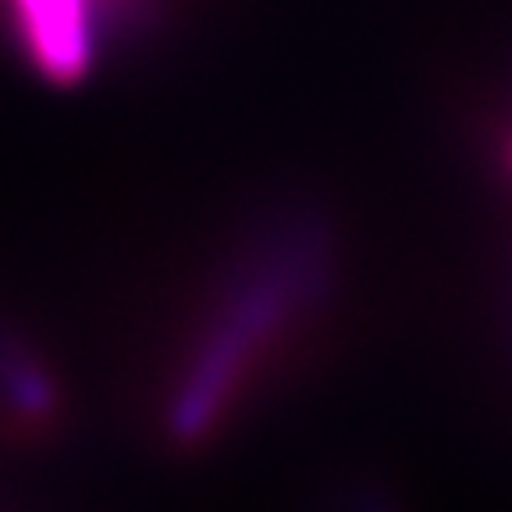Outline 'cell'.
I'll return each instance as SVG.
<instances>
[{
    "label": "cell",
    "instance_id": "7a4b0ae2",
    "mask_svg": "<svg viewBox=\"0 0 512 512\" xmlns=\"http://www.w3.org/2000/svg\"><path fill=\"white\" fill-rule=\"evenodd\" d=\"M11 22L32 68L54 86L89 75L100 47L107 0H8Z\"/></svg>",
    "mask_w": 512,
    "mask_h": 512
},
{
    "label": "cell",
    "instance_id": "6da1fadb",
    "mask_svg": "<svg viewBox=\"0 0 512 512\" xmlns=\"http://www.w3.org/2000/svg\"><path fill=\"white\" fill-rule=\"evenodd\" d=\"M313 281V249L310 246H292L278 253V260L256 267V278L246 281L239 296L232 303V317L221 335H214L207 356H203L200 370L192 377V388L178 399V427L182 431H196L214 409L217 395L232 384L235 367L242 363L249 349L264 335L278 328V320L292 313L303 299V292Z\"/></svg>",
    "mask_w": 512,
    "mask_h": 512
}]
</instances>
